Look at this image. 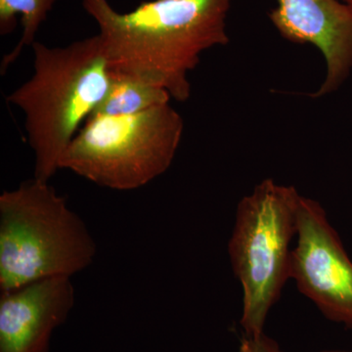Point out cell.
Segmentation results:
<instances>
[{
  "label": "cell",
  "mask_w": 352,
  "mask_h": 352,
  "mask_svg": "<svg viewBox=\"0 0 352 352\" xmlns=\"http://www.w3.org/2000/svg\"><path fill=\"white\" fill-rule=\"evenodd\" d=\"M232 0H151L126 13L108 0H82L99 28L111 69L166 89L178 102L191 95L189 74L205 51L229 43Z\"/></svg>",
  "instance_id": "obj_1"
},
{
  "label": "cell",
  "mask_w": 352,
  "mask_h": 352,
  "mask_svg": "<svg viewBox=\"0 0 352 352\" xmlns=\"http://www.w3.org/2000/svg\"><path fill=\"white\" fill-rule=\"evenodd\" d=\"M32 47L34 74L6 100L24 112L34 178L48 182L80 126L107 94L112 71L98 34L63 47L38 41Z\"/></svg>",
  "instance_id": "obj_2"
},
{
  "label": "cell",
  "mask_w": 352,
  "mask_h": 352,
  "mask_svg": "<svg viewBox=\"0 0 352 352\" xmlns=\"http://www.w3.org/2000/svg\"><path fill=\"white\" fill-rule=\"evenodd\" d=\"M96 245L85 222L48 182L28 180L0 196V289L71 277L90 265Z\"/></svg>",
  "instance_id": "obj_3"
},
{
  "label": "cell",
  "mask_w": 352,
  "mask_h": 352,
  "mask_svg": "<svg viewBox=\"0 0 352 352\" xmlns=\"http://www.w3.org/2000/svg\"><path fill=\"white\" fill-rule=\"evenodd\" d=\"M300 194L293 186L264 179L238 204L228 243L234 275L243 289L240 324L258 338L289 278V248L298 233Z\"/></svg>",
  "instance_id": "obj_4"
},
{
  "label": "cell",
  "mask_w": 352,
  "mask_h": 352,
  "mask_svg": "<svg viewBox=\"0 0 352 352\" xmlns=\"http://www.w3.org/2000/svg\"><path fill=\"white\" fill-rule=\"evenodd\" d=\"M183 131L184 120L170 103L135 115L90 117L59 168L106 188H140L170 168Z\"/></svg>",
  "instance_id": "obj_5"
},
{
  "label": "cell",
  "mask_w": 352,
  "mask_h": 352,
  "mask_svg": "<svg viewBox=\"0 0 352 352\" xmlns=\"http://www.w3.org/2000/svg\"><path fill=\"white\" fill-rule=\"evenodd\" d=\"M289 278L328 320L352 330V261L319 201L300 195Z\"/></svg>",
  "instance_id": "obj_6"
},
{
  "label": "cell",
  "mask_w": 352,
  "mask_h": 352,
  "mask_svg": "<svg viewBox=\"0 0 352 352\" xmlns=\"http://www.w3.org/2000/svg\"><path fill=\"white\" fill-rule=\"evenodd\" d=\"M270 19L282 38L311 44L320 51L326 75L312 97L326 96L344 85L352 72V10L340 0H276Z\"/></svg>",
  "instance_id": "obj_7"
},
{
  "label": "cell",
  "mask_w": 352,
  "mask_h": 352,
  "mask_svg": "<svg viewBox=\"0 0 352 352\" xmlns=\"http://www.w3.org/2000/svg\"><path fill=\"white\" fill-rule=\"evenodd\" d=\"M75 305L71 277H53L1 293L0 352H48L51 335Z\"/></svg>",
  "instance_id": "obj_8"
},
{
  "label": "cell",
  "mask_w": 352,
  "mask_h": 352,
  "mask_svg": "<svg viewBox=\"0 0 352 352\" xmlns=\"http://www.w3.org/2000/svg\"><path fill=\"white\" fill-rule=\"evenodd\" d=\"M170 99L164 88L112 71L107 94L90 117L135 115L170 103Z\"/></svg>",
  "instance_id": "obj_9"
},
{
  "label": "cell",
  "mask_w": 352,
  "mask_h": 352,
  "mask_svg": "<svg viewBox=\"0 0 352 352\" xmlns=\"http://www.w3.org/2000/svg\"><path fill=\"white\" fill-rule=\"evenodd\" d=\"M56 0H0V34H11L17 25V15H21L23 34L15 48L1 61V75L19 58L25 46L36 43L41 25L47 18Z\"/></svg>",
  "instance_id": "obj_10"
},
{
  "label": "cell",
  "mask_w": 352,
  "mask_h": 352,
  "mask_svg": "<svg viewBox=\"0 0 352 352\" xmlns=\"http://www.w3.org/2000/svg\"><path fill=\"white\" fill-rule=\"evenodd\" d=\"M239 352H283L279 344L263 333L261 337H245L240 344Z\"/></svg>",
  "instance_id": "obj_11"
},
{
  "label": "cell",
  "mask_w": 352,
  "mask_h": 352,
  "mask_svg": "<svg viewBox=\"0 0 352 352\" xmlns=\"http://www.w3.org/2000/svg\"><path fill=\"white\" fill-rule=\"evenodd\" d=\"M344 3H346L347 6L352 10V0H342Z\"/></svg>",
  "instance_id": "obj_12"
},
{
  "label": "cell",
  "mask_w": 352,
  "mask_h": 352,
  "mask_svg": "<svg viewBox=\"0 0 352 352\" xmlns=\"http://www.w3.org/2000/svg\"><path fill=\"white\" fill-rule=\"evenodd\" d=\"M320 352H352L349 351H339V349H330V351H323Z\"/></svg>",
  "instance_id": "obj_13"
}]
</instances>
